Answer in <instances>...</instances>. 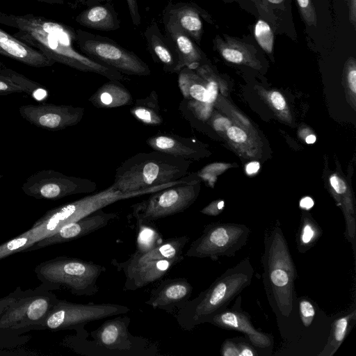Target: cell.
Segmentation results:
<instances>
[{"label": "cell", "mask_w": 356, "mask_h": 356, "mask_svg": "<svg viewBox=\"0 0 356 356\" xmlns=\"http://www.w3.org/2000/svg\"><path fill=\"white\" fill-rule=\"evenodd\" d=\"M19 112L22 118L37 127L59 131L79 123L83 117L84 108L41 103L21 106Z\"/></svg>", "instance_id": "10"}, {"label": "cell", "mask_w": 356, "mask_h": 356, "mask_svg": "<svg viewBox=\"0 0 356 356\" xmlns=\"http://www.w3.org/2000/svg\"><path fill=\"white\" fill-rule=\"evenodd\" d=\"M88 101L99 108H112L131 105L133 98L120 81L109 80L99 87Z\"/></svg>", "instance_id": "21"}, {"label": "cell", "mask_w": 356, "mask_h": 356, "mask_svg": "<svg viewBox=\"0 0 356 356\" xmlns=\"http://www.w3.org/2000/svg\"><path fill=\"white\" fill-rule=\"evenodd\" d=\"M131 114L139 122L149 126H158L163 123L159 97L152 90L145 97L137 99L130 109Z\"/></svg>", "instance_id": "25"}, {"label": "cell", "mask_w": 356, "mask_h": 356, "mask_svg": "<svg viewBox=\"0 0 356 356\" xmlns=\"http://www.w3.org/2000/svg\"><path fill=\"white\" fill-rule=\"evenodd\" d=\"M233 234L224 225H208L200 237L190 245L186 255L214 258L222 253L232 241Z\"/></svg>", "instance_id": "17"}, {"label": "cell", "mask_w": 356, "mask_h": 356, "mask_svg": "<svg viewBox=\"0 0 356 356\" xmlns=\"http://www.w3.org/2000/svg\"><path fill=\"white\" fill-rule=\"evenodd\" d=\"M198 186L197 181L186 177L183 181L152 193L147 199L132 204L130 216L138 223L181 213L195 200Z\"/></svg>", "instance_id": "6"}, {"label": "cell", "mask_w": 356, "mask_h": 356, "mask_svg": "<svg viewBox=\"0 0 356 356\" xmlns=\"http://www.w3.org/2000/svg\"><path fill=\"white\" fill-rule=\"evenodd\" d=\"M75 20L81 26L99 31H114L120 28V22L111 5H96L81 13Z\"/></svg>", "instance_id": "23"}, {"label": "cell", "mask_w": 356, "mask_h": 356, "mask_svg": "<svg viewBox=\"0 0 356 356\" xmlns=\"http://www.w3.org/2000/svg\"><path fill=\"white\" fill-rule=\"evenodd\" d=\"M191 161L153 151L138 153L116 169L111 186L131 193L179 180L186 175Z\"/></svg>", "instance_id": "2"}, {"label": "cell", "mask_w": 356, "mask_h": 356, "mask_svg": "<svg viewBox=\"0 0 356 356\" xmlns=\"http://www.w3.org/2000/svg\"><path fill=\"white\" fill-rule=\"evenodd\" d=\"M144 35L147 48L155 62L168 73L178 72V56L172 41L161 33L156 22L147 27Z\"/></svg>", "instance_id": "18"}, {"label": "cell", "mask_w": 356, "mask_h": 356, "mask_svg": "<svg viewBox=\"0 0 356 356\" xmlns=\"http://www.w3.org/2000/svg\"><path fill=\"white\" fill-rule=\"evenodd\" d=\"M223 355H239V353L234 347V348L227 347V348L226 350L225 349Z\"/></svg>", "instance_id": "48"}, {"label": "cell", "mask_w": 356, "mask_h": 356, "mask_svg": "<svg viewBox=\"0 0 356 356\" xmlns=\"http://www.w3.org/2000/svg\"><path fill=\"white\" fill-rule=\"evenodd\" d=\"M314 236V231L313 229V227L309 224L305 225L302 229V236H301L302 241L304 243H308L312 241Z\"/></svg>", "instance_id": "44"}, {"label": "cell", "mask_w": 356, "mask_h": 356, "mask_svg": "<svg viewBox=\"0 0 356 356\" xmlns=\"http://www.w3.org/2000/svg\"><path fill=\"white\" fill-rule=\"evenodd\" d=\"M97 188V184L90 179L68 176L51 169L31 175L22 186L23 192L28 196L51 200L91 193Z\"/></svg>", "instance_id": "9"}, {"label": "cell", "mask_w": 356, "mask_h": 356, "mask_svg": "<svg viewBox=\"0 0 356 356\" xmlns=\"http://www.w3.org/2000/svg\"><path fill=\"white\" fill-rule=\"evenodd\" d=\"M268 2L273 4H278L282 3L284 0H267Z\"/></svg>", "instance_id": "52"}, {"label": "cell", "mask_w": 356, "mask_h": 356, "mask_svg": "<svg viewBox=\"0 0 356 356\" xmlns=\"http://www.w3.org/2000/svg\"><path fill=\"white\" fill-rule=\"evenodd\" d=\"M207 87L209 95V104H211L216 100L218 95V84L214 80L209 79Z\"/></svg>", "instance_id": "41"}, {"label": "cell", "mask_w": 356, "mask_h": 356, "mask_svg": "<svg viewBox=\"0 0 356 356\" xmlns=\"http://www.w3.org/2000/svg\"><path fill=\"white\" fill-rule=\"evenodd\" d=\"M192 291L193 287L185 277L165 279L151 291L145 304L172 313L186 305Z\"/></svg>", "instance_id": "13"}, {"label": "cell", "mask_w": 356, "mask_h": 356, "mask_svg": "<svg viewBox=\"0 0 356 356\" xmlns=\"http://www.w3.org/2000/svg\"><path fill=\"white\" fill-rule=\"evenodd\" d=\"M345 1H347V0H344Z\"/></svg>", "instance_id": "55"}, {"label": "cell", "mask_w": 356, "mask_h": 356, "mask_svg": "<svg viewBox=\"0 0 356 356\" xmlns=\"http://www.w3.org/2000/svg\"><path fill=\"white\" fill-rule=\"evenodd\" d=\"M316 138L314 135H309L306 137L305 141L307 144H312L316 142Z\"/></svg>", "instance_id": "50"}, {"label": "cell", "mask_w": 356, "mask_h": 356, "mask_svg": "<svg viewBox=\"0 0 356 356\" xmlns=\"http://www.w3.org/2000/svg\"><path fill=\"white\" fill-rule=\"evenodd\" d=\"M0 54L35 67L52 66L55 63L0 29Z\"/></svg>", "instance_id": "20"}, {"label": "cell", "mask_w": 356, "mask_h": 356, "mask_svg": "<svg viewBox=\"0 0 356 356\" xmlns=\"http://www.w3.org/2000/svg\"><path fill=\"white\" fill-rule=\"evenodd\" d=\"M146 143L154 151L166 153L185 160L195 159L201 155L197 142L173 134L159 133L149 137Z\"/></svg>", "instance_id": "19"}, {"label": "cell", "mask_w": 356, "mask_h": 356, "mask_svg": "<svg viewBox=\"0 0 356 356\" xmlns=\"http://www.w3.org/2000/svg\"><path fill=\"white\" fill-rule=\"evenodd\" d=\"M184 257L148 261L122 270L126 277L123 289L135 291L164 277Z\"/></svg>", "instance_id": "15"}, {"label": "cell", "mask_w": 356, "mask_h": 356, "mask_svg": "<svg viewBox=\"0 0 356 356\" xmlns=\"http://www.w3.org/2000/svg\"><path fill=\"white\" fill-rule=\"evenodd\" d=\"M35 242L30 229L0 245V259L24 250Z\"/></svg>", "instance_id": "29"}, {"label": "cell", "mask_w": 356, "mask_h": 356, "mask_svg": "<svg viewBox=\"0 0 356 356\" xmlns=\"http://www.w3.org/2000/svg\"><path fill=\"white\" fill-rule=\"evenodd\" d=\"M254 34L257 43L268 54L273 50V33L268 25L263 19H258L254 25Z\"/></svg>", "instance_id": "30"}, {"label": "cell", "mask_w": 356, "mask_h": 356, "mask_svg": "<svg viewBox=\"0 0 356 356\" xmlns=\"http://www.w3.org/2000/svg\"><path fill=\"white\" fill-rule=\"evenodd\" d=\"M42 284L35 289L17 287L0 298V338L18 337L40 327L58 300Z\"/></svg>", "instance_id": "3"}, {"label": "cell", "mask_w": 356, "mask_h": 356, "mask_svg": "<svg viewBox=\"0 0 356 356\" xmlns=\"http://www.w3.org/2000/svg\"><path fill=\"white\" fill-rule=\"evenodd\" d=\"M347 80L349 88L350 90L355 93L356 92V69L355 63L353 58H350L348 62L347 67Z\"/></svg>", "instance_id": "36"}, {"label": "cell", "mask_w": 356, "mask_h": 356, "mask_svg": "<svg viewBox=\"0 0 356 356\" xmlns=\"http://www.w3.org/2000/svg\"><path fill=\"white\" fill-rule=\"evenodd\" d=\"M227 135L230 140L238 143H244L247 140L246 133L236 126H230L227 129Z\"/></svg>", "instance_id": "35"}, {"label": "cell", "mask_w": 356, "mask_h": 356, "mask_svg": "<svg viewBox=\"0 0 356 356\" xmlns=\"http://www.w3.org/2000/svg\"><path fill=\"white\" fill-rule=\"evenodd\" d=\"M161 188V186H158L131 193H122L111 185L98 193L49 210L29 229L37 241L56 233L65 225L76 221L117 201L152 193Z\"/></svg>", "instance_id": "5"}, {"label": "cell", "mask_w": 356, "mask_h": 356, "mask_svg": "<svg viewBox=\"0 0 356 356\" xmlns=\"http://www.w3.org/2000/svg\"><path fill=\"white\" fill-rule=\"evenodd\" d=\"M80 1H82L85 2L86 3L92 4V3H97L99 1H107V0H80ZM127 1L128 3L129 10H130V13L131 15L132 21L134 24L138 25L140 22V15L138 13L137 3H136V0H127Z\"/></svg>", "instance_id": "34"}, {"label": "cell", "mask_w": 356, "mask_h": 356, "mask_svg": "<svg viewBox=\"0 0 356 356\" xmlns=\"http://www.w3.org/2000/svg\"><path fill=\"white\" fill-rule=\"evenodd\" d=\"M129 311L128 307L122 305L94 302L81 304L58 299L40 330H74L80 337H87L88 332L84 329L86 324L108 317L125 314Z\"/></svg>", "instance_id": "7"}, {"label": "cell", "mask_w": 356, "mask_h": 356, "mask_svg": "<svg viewBox=\"0 0 356 356\" xmlns=\"http://www.w3.org/2000/svg\"><path fill=\"white\" fill-rule=\"evenodd\" d=\"M314 206V201L309 197H303L300 202V207L304 209H309Z\"/></svg>", "instance_id": "47"}, {"label": "cell", "mask_w": 356, "mask_h": 356, "mask_svg": "<svg viewBox=\"0 0 356 356\" xmlns=\"http://www.w3.org/2000/svg\"><path fill=\"white\" fill-rule=\"evenodd\" d=\"M260 167L259 163L257 161H252L249 163L246 167L245 170L248 175H253L257 172Z\"/></svg>", "instance_id": "46"}, {"label": "cell", "mask_w": 356, "mask_h": 356, "mask_svg": "<svg viewBox=\"0 0 356 356\" xmlns=\"http://www.w3.org/2000/svg\"><path fill=\"white\" fill-rule=\"evenodd\" d=\"M330 182L337 193L343 194L346 191V185L345 182L337 175H332L330 178Z\"/></svg>", "instance_id": "40"}, {"label": "cell", "mask_w": 356, "mask_h": 356, "mask_svg": "<svg viewBox=\"0 0 356 356\" xmlns=\"http://www.w3.org/2000/svg\"><path fill=\"white\" fill-rule=\"evenodd\" d=\"M347 326L348 320L346 318H341L337 321L334 330V338L337 341L340 342L343 339Z\"/></svg>", "instance_id": "37"}, {"label": "cell", "mask_w": 356, "mask_h": 356, "mask_svg": "<svg viewBox=\"0 0 356 356\" xmlns=\"http://www.w3.org/2000/svg\"><path fill=\"white\" fill-rule=\"evenodd\" d=\"M349 8V20L353 27L356 28V0H347Z\"/></svg>", "instance_id": "45"}, {"label": "cell", "mask_w": 356, "mask_h": 356, "mask_svg": "<svg viewBox=\"0 0 356 356\" xmlns=\"http://www.w3.org/2000/svg\"><path fill=\"white\" fill-rule=\"evenodd\" d=\"M224 36V40L219 35L213 40L214 47L223 58L236 64L257 65L252 46L227 35Z\"/></svg>", "instance_id": "24"}, {"label": "cell", "mask_w": 356, "mask_h": 356, "mask_svg": "<svg viewBox=\"0 0 356 356\" xmlns=\"http://www.w3.org/2000/svg\"><path fill=\"white\" fill-rule=\"evenodd\" d=\"M0 24L17 29L14 37L54 63L79 71L96 73L108 80L124 79L122 73L79 52L75 48L76 32L70 26L41 16L18 15L1 10Z\"/></svg>", "instance_id": "1"}, {"label": "cell", "mask_w": 356, "mask_h": 356, "mask_svg": "<svg viewBox=\"0 0 356 356\" xmlns=\"http://www.w3.org/2000/svg\"><path fill=\"white\" fill-rule=\"evenodd\" d=\"M213 125L216 130L224 131L231 126V122L227 118L220 117L213 120Z\"/></svg>", "instance_id": "42"}, {"label": "cell", "mask_w": 356, "mask_h": 356, "mask_svg": "<svg viewBox=\"0 0 356 356\" xmlns=\"http://www.w3.org/2000/svg\"><path fill=\"white\" fill-rule=\"evenodd\" d=\"M178 74V86L185 99L209 103L207 83L203 84L202 80L193 70L184 67Z\"/></svg>", "instance_id": "26"}, {"label": "cell", "mask_w": 356, "mask_h": 356, "mask_svg": "<svg viewBox=\"0 0 356 356\" xmlns=\"http://www.w3.org/2000/svg\"><path fill=\"white\" fill-rule=\"evenodd\" d=\"M224 207V202L220 201L218 203H212L208 207L204 208L201 212L207 215L214 216L218 214V211H220Z\"/></svg>", "instance_id": "43"}, {"label": "cell", "mask_w": 356, "mask_h": 356, "mask_svg": "<svg viewBox=\"0 0 356 356\" xmlns=\"http://www.w3.org/2000/svg\"><path fill=\"white\" fill-rule=\"evenodd\" d=\"M22 89L9 79L0 74V95L22 92Z\"/></svg>", "instance_id": "32"}, {"label": "cell", "mask_w": 356, "mask_h": 356, "mask_svg": "<svg viewBox=\"0 0 356 356\" xmlns=\"http://www.w3.org/2000/svg\"><path fill=\"white\" fill-rule=\"evenodd\" d=\"M2 177H3V175H0V180H1V179L2 178Z\"/></svg>", "instance_id": "54"}, {"label": "cell", "mask_w": 356, "mask_h": 356, "mask_svg": "<svg viewBox=\"0 0 356 356\" xmlns=\"http://www.w3.org/2000/svg\"><path fill=\"white\" fill-rule=\"evenodd\" d=\"M270 280L274 285L282 287L289 284V276L285 270L276 268L271 272Z\"/></svg>", "instance_id": "33"}, {"label": "cell", "mask_w": 356, "mask_h": 356, "mask_svg": "<svg viewBox=\"0 0 356 356\" xmlns=\"http://www.w3.org/2000/svg\"><path fill=\"white\" fill-rule=\"evenodd\" d=\"M200 12L192 4L170 2L163 11V24L165 30L174 29L181 31L193 41L200 43L203 26Z\"/></svg>", "instance_id": "14"}, {"label": "cell", "mask_w": 356, "mask_h": 356, "mask_svg": "<svg viewBox=\"0 0 356 356\" xmlns=\"http://www.w3.org/2000/svg\"><path fill=\"white\" fill-rule=\"evenodd\" d=\"M138 234L136 236L137 253H145L160 245L164 240L158 228L152 222L136 223Z\"/></svg>", "instance_id": "28"}, {"label": "cell", "mask_w": 356, "mask_h": 356, "mask_svg": "<svg viewBox=\"0 0 356 356\" xmlns=\"http://www.w3.org/2000/svg\"><path fill=\"white\" fill-rule=\"evenodd\" d=\"M76 44L83 54L122 74L148 76L149 66L133 52L110 38L76 29Z\"/></svg>", "instance_id": "8"}, {"label": "cell", "mask_w": 356, "mask_h": 356, "mask_svg": "<svg viewBox=\"0 0 356 356\" xmlns=\"http://www.w3.org/2000/svg\"><path fill=\"white\" fill-rule=\"evenodd\" d=\"M270 99L273 106L280 111L284 110L286 107V102L284 97L277 91L273 92L270 95Z\"/></svg>", "instance_id": "39"}, {"label": "cell", "mask_w": 356, "mask_h": 356, "mask_svg": "<svg viewBox=\"0 0 356 356\" xmlns=\"http://www.w3.org/2000/svg\"><path fill=\"white\" fill-rule=\"evenodd\" d=\"M131 318L124 314L116 315L115 318L104 322L90 333L93 339L91 343L111 351L131 352L142 350L147 345L145 339L134 337L128 327Z\"/></svg>", "instance_id": "11"}, {"label": "cell", "mask_w": 356, "mask_h": 356, "mask_svg": "<svg viewBox=\"0 0 356 356\" xmlns=\"http://www.w3.org/2000/svg\"><path fill=\"white\" fill-rule=\"evenodd\" d=\"M166 35L172 41L178 56V71L184 67L195 70L201 65L203 54L194 41L184 33L165 30Z\"/></svg>", "instance_id": "22"}, {"label": "cell", "mask_w": 356, "mask_h": 356, "mask_svg": "<svg viewBox=\"0 0 356 356\" xmlns=\"http://www.w3.org/2000/svg\"><path fill=\"white\" fill-rule=\"evenodd\" d=\"M0 74L9 79L20 87L23 92L36 101L43 102L47 100L49 97V91L44 86L6 67L5 65L0 69Z\"/></svg>", "instance_id": "27"}, {"label": "cell", "mask_w": 356, "mask_h": 356, "mask_svg": "<svg viewBox=\"0 0 356 356\" xmlns=\"http://www.w3.org/2000/svg\"><path fill=\"white\" fill-rule=\"evenodd\" d=\"M105 266L79 258L58 256L40 263L34 272L47 290L65 288L77 296H92L99 291L97 280Z\"/></svg>", "instance_id": "4"}, {"label": "cell", "mask_w": 356, "mask_h": 356, "mask_svg": "<svg viewBox=\"0 0 356 356\" xmlns=\"http://www.w3.org/2000/svg\"><path fill=\"white\" fill-rule=\"evenodd\" d=\"M3 66H4V65H3L1 62H0V69H1V67H3Z\"/></svg>", "instance_id": "53"}, {"label": "cell", "mask_w": 356, "mask_h": 356, "mask_svg": "<svg viewBox=\"0 0 356 356\" xmlns=\"http://www.w3.org/2000/svg\"><path fill=\"white\" fill-rule=\"evenodd\" d=\"M300 15L309 26H315L316 15L312 0H296Z\"/></svg>", "instance_id": "31"}, {"label": "cell", "mask_w": 356, "mask_h": 356, "mask_svg": "<svg viewBox=\"0 0 356 356\" xmlns=\"http://www.w3.org/2000/svg\"><path fill=\"white\" fill-rule=\"evenodd\" d=\"M118 218V215L115 213H106L102 209H99L76 221L65 225L56 233L35 241L23 252L78 239L106 227Z\"/></svg>", "instance_id": "12"}, {"label": "cell", "mask_w": 356, "mask_h": 356, "mask_svg": "<svg viewBox=\"0 0 356 356\" xmlns=\"http://www.w3.org/2000/svg\"><path fill=\"white\" fill-rule=\"evenodd\" d=\"M37 1H41V2L49 3H59V4L63 3V2H64V0H37Z\"/></svg>", "instance_id": "51"}, {"label": "cell", "mask_w": 356, "mask_h": 356, "mask_svg": "<svg viewBox=\"0 0 356 356\" xmlns=\"http://www.w3.org/2000/svg\"><path fill=\"white\" fill-rule=\"evenodd\" d=\"M300 309L302 318L306 319L305 322L310 321L314 316L315 312L313 305L307 300H302L300 302Z\"/></svg>", "instance_id": "38"}, {"label": "cell", "mask_w": 356, "mask_h": 356, "mask_svg": "<svg viewBox=\"0 0 356 356\" xmlns=\"http://www.w3.org/2000/svg\"><path fill=\"white\" fill-rule=\"evenodd\" d=\"M188 240V237L186 236L170 238L163 241L160 245L148 252L145 253L134 252L126 261L120 262L117 259H113L111 264L118 271L120 272L124 269L148 261L184 257L183 250Z\"/></svg>", "instance_id": "16"}, {"label": "cell", "mask_w": 356, "mask_h": 356, "mask_svg": "<svg viewBox=\"0 0 356 356\" xmlns=\"http://www.w3.org/2000/svg\"><path fill=\"white\" fill-rule=\"evenodd\" d=\"M254 353L252 350L248 348H243L241 350V353H239V355L241 356H252Z\"/></svg>", "instance_id": "49"}]
</instances>
